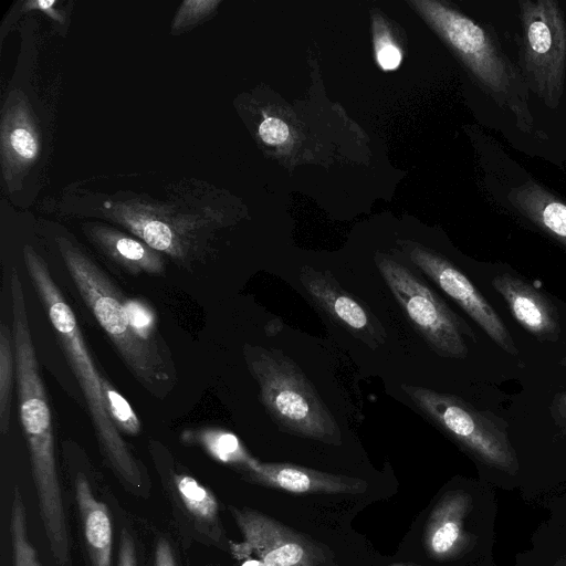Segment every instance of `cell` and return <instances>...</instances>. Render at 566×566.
Segmentation results:
<instances>
[{
	"label": "cell",
	"instance_id": "1",
	"mask_svg": "<svg viewBox=\"0 0 566 566\" xmlns=\"http://www.w3.org/2000/svg\"><path fill=\"white\" fill-rule=\"evenodd\" d=\"M10 295L21 423L28 441L41 520L53 557L63 566L69 559L70 545L55 462L52 416L31 336L23 285L14 269L10 275Z\"/></svg>",
	"mask_w": 566,
	"mask_h": 566
},
{
	"label": "cell",
	"instance_id": "2",
	"mask_svg": "<svg viewBox=\"0 0 566 566\" xmlns=\"http://www.w3.org/2000/svg\"><path fill=\"white\" fill-rule=\"evenodd\" d=\"M57 247L82 300L130 374L149 394L166 397L177 368L164 339L138 325L129 301L88 255L65 238L57 239Z\"/></svg>",
	"mask_w": 566,
	"mask_h": 566
},
{
	"label": "cell",
	"instance_id": "3",
	"mask_svg": "<svg viewBox=\"0 0 566 566\" xmlns=\"http://www.w3.org/2000/svg\"><path fill=\"white\" fill-rule=\"evenodd\" d=\"M23 261L57 342L82 389L102 453L127 485L143 489L142 468L107 411L104 394L107 378L96 367L72 307L55 283L44 259L29 244L23 247Z\"/></svg>",
	"mask_w": 566,
	"mask_h": 566
},
{
	"label": "cell",
	"instance_id": "4",
	"mask_svg": "<svg viewBox=\"0 0 566 566\" xmlns=\"http://www.w3.org/2000/svg\"><path fill=\"white\" fill-rule=\"evenodd\" d=\"M409 4L460 56L493 101L513 114L518 128L526 134L534 133L530 91L517 65L507 57L496 38L442 2L413 0Z\"/></svg>",
	"mask_w": 566,
	"mask_h": 566
},
{
	"label": "cell",
	"instance_id": "5",
	"mask_svg": "<svg viewBox=\"0 0 566 566\" xmlns=\"http://www.w3.org/2000/svg\"><path fill=\"white\" fill-rule=\"evenodd\" d=\"M243 353L259 385L260 400L280 428L328 444H342L335 418L292 359L260 346L245 345Z\"/></svg>",
	"mask_w": 566,
	"mask_h": 566
},
{
	"label": "cell",
	"instance_id": "6",
	"mask_svg": "<svg viewBox=\"0 0 566 566\" xmlns=\"http://www.w3.org/2000/svg\"><path fill=\"white\" fill-rule=\"evenodd\" d=\"M517 67L532 93L548 108L562 99L566 76V20L556 0H521Z\"/></svg>",
	"mask_w": 566,
	"mask_h": 566
},
{
	"label": "cell",
	"instance_id": "7",
	"mask_svg": "<svg viewBox=\"0 0 566 566\" xmlns=\"http://www.w3.org/2000/svg\"><path fill=\"white\" fill-rule=\"evenodd\" d=\"M401 389L428 418L479 461L510 474L518 470L517 457L506 431L485 413L452 395L406 384Z\"/></svg>",
	"mask_w": 566,
	"mask_h": 566
},
{
	"label": "cell",
	"instance_id": "8",
	"mask_svg": "<svg viewBox=\"0 0 566 566\" xmlns=\"http://www.w3.org/2000/svg\"><path fill=\"white\" fill-rule=\"evenodd\" d=\"M378 270L407 317L438 355L462 359L468 355L464 337L471 327L446 302L403 264L378 254Z\"/></svg>",
	"mask_w": 566,
	"mask_h": 566
},
{
	"label": "cell",
	"instance_id": "9",
	"mask_svg": "<svg viewBox=\"0 0 566 566\" xmlns=\"http://www.w3.org/2000/svg\"><path fill=\"white\" fill-rule=\"evenodd\" d=\"M230 513L243 539L230 542L237 559L254 556L265 566H338L328 546L263 512L230 506Z\"/></svg>",
	"mask_w": 566,
	"mask_h": 566
},
{
	"label": "cell",
	"instance_id": "10",
	"mask_svg": "<svg viewBox=\"0 0 566 566\" xmlns=\"http://www.w3.org/2000/svg\"><path fill=\"white\" fill-rule=\"evenodd\" d=\"M411 262L449 295L495 342L511 355L517 348L502 318L472 282L451 262L419 245L409 247Z\"/></svg>",
	"mask_w": 566,
	"mask_h": 566
},
{
	"label": "cell",
	"instance_id": "11",
	"mask_svg": "<svg viewBox=\"0 0 566 566\" xmlns=\"http://www.w3.org/2000/svg\"><path fill=\"white\" fill-rule=\"evenodd\" d=\"M300 281L313 302L370 348L382 345L387 335L367 306L347 293L328 273L303 268Z\"/></svg>",
	"mask_w": 566,
	"mask_h": 566
},
{
	"label": "cell",
	"instance_id": "12",
	"mask_svg": "<svg viewBox=\"0 0 566 566\" xmlns=\"http://www.w3.org/2000/svg\"><path fill=\"white\" fill-rule=\"evenodd\" d=\"M242 474L250 483L295 494H363L368 489L367 482L358 478L290 463L258 461Z\"/></svg>",
	"mask_w": 566,
	"mask_h": 566
},
{
	"label": "cell",
	"instance_id": "13",
	"mask_svg": "<svg viewBox=\"0 0 566 566\" xmlns=\"http://www.w3.org/2000/svg\"><path fill=\"white\" fill-rule=\"evenodd\" d=\"M472 509V496L463 490L447 492L433 506L423 535L427 555L446 562L459 557L469 547L465 517Z\"/></svg>",
	"mask_w": 566,
	"mask_h": 566
},
{
	"label": "cell",
	"instance_id": "14",
	"mask_svg": "<svg viewBox=\"0 0 566 566\" xmlns=\"http://www.w3.org/2000/svg\"><path fill=\"white\" fill-rule=\"evenodd\" d=\"M492 285L503 296L512 315L525 331L541 342L558 339V312L545 294L509 273L496 275Z\"/></svg>",
	"mask_w": 566,
	"mask_h": 566
},
{
	"label": "cell",
	"instance_id": "15",
	"mask_svg": "<svg viewBox=\"0 0 566 566\" xmlns=\"http://www.w3.org/2000/svg\"><path fill=\"white\" fill-rule=\"evenodd\" d=\"M168 491L186 522L212 545L230 548L213 492L187 473L169 470Z\"/></svg>",
	"mask_w": 566,
	"mask_h": 566
},
{
	"label": "cell",
	"instance_id": "16",
	"mask_svg": "<svg viewBox=\"0 0 566 566\" xmlns=\"http://www.w3.org/2000/svg\"><path fill=\"white\" fill-rule=\"evenodd\" d=\"M74 485L91 566H112L113 531L108 510L94 496L82 473H77Z\"/></svg>",
	"mask_w": 566,
	"mask_h": 566
},
{
	"label": "cell",
	"instance_id": "17",
	"mask_svg": "<svg viewBox=\"0 0 566 566\" xmlns=\"http://www.w3.org/2000/svg\"><path fill=\"white\" fill-rule=\"evenodd\" d=\"M511 205L532 223L566 247V203L534 180L513 188Z\"/></svg>",
	"mask_w": 566,
	"mask_h": 566
},
{
	"label": "cell",
	"instance_id": "18",
	"mask_svg": "<svg viewBox=\"0 0 566 566\" xmlns=\"http://www.w3.org/2000/svg\"><path fill=\"white\" fill-rule=\"evenodd\" d=\"M116 217L120 223L154 250L168 254L184 266L191 261L190 240L185 230L175 229L160 218L128 208L116 210Z\"/></svg>",
	"mask_w": 566,
	"mask_h": 566
},
{
	"label": "cell",
	"instance_id": "19",
	"mask_svg": "<svg viewBox=\"0 0 566 566\" xmlns=\"http://www.w3.org/2000/svg\"><path fill=\"white\" fill-rule=\"evenodd\" d=\"M94 243L114 262L130 273L163 274L164 259L158 251L142 240L128 237L108 227L96 226L90 229Z\"/></svg>",
	"mask_w": 566,
	"mask_h": 566
},
{
	"label": "cell",
	"instance_id": "20",
	"mask_svg": "<svg viewBox=\"0 0 566 566\" xmlns=\"http://www.w3.org/2000/svg\"><path fill=\"white\" fill-rule=\"evenodd\" d=\"M1 142L6 167L22 168L38 157L39 138L24 106L18 104L8 109L2 123Z\"/></svg>",
	"mask_w": 566,
	"mask_h": 566
},
{
	"label": "cell",
	"instance_id": "21",
	"mask_svg": "<svg viewBox=\"0 0 566 566\" xmlns=\"http://www.w3.org/2000/svg\"><path fill=\"white\" fill-rule=\"evenodd\" d=\"M15 353L12 328L0 324V432L6 436L10 424Z\"/></svg>",
	"mask_w": 566,
	"mask_h": 566
},
{
	"label": "cell",
	"instance_id": "22",
	"mask_svg": "<svg viewBox=\"0 0 566 566\" xmlns=\"http://www.w3.org/2000/svg\"><path fill=\"white\" fill-rule=\"evenodd\" d=\"M10 536L13 566H40L36 552L29 539L25 506L18 486L12 494Z\"/></svg>",
	"mask_w": 566,
	"mask_h": 566
},
{
	"label": "cell",
	"instance_id": "23",
	"mask_svg": "<svg viewBox=\"0 0 566 566\" xmlns=\"http://www.w3.org/2000/svg\"><path fill=\"white\" fill-rule=\"evenodd\" d=\"M201 444L218 461L235 467L245 472L259 460L243 448L235 436L227 432H206L200 437Z\"/></svg>",
	"mask_w": 566,
	"mask_h": 566
},
{
	"label": "cell",
	"instance_id": "24",
	"mask_svg": "<svg viewBox=\"0 0 566 566\" xmlns=\"http://www.w3.org/2000/svg\"><path fill=\"white\" fill-rule=\"evenodd\" d=\"M108 415L118 430L136 436L142 430V423L128 401L107 380L104 386Z\"/></svg>",
	"mask_w": 566,
	"mask_h": 566
},
{
	"label": "cell",
	"instance_id": "25",
	"mask_svg": "<svg viewBox=\"0 0 566 566\" xmlns=\"http://www.w3.org/2000/svg\"><path fill=\"white\" fill-rule=\"evenodd\" d=\"M373 34L377 63L385 71L396 70L401 63L402 54L392 40L386 21L379 14L373 17Z\"/></svg>",
	"mask_w": 566,
	"mask_h": 566
},
{
	"label": "cell",
	"instance_id": "26",
	"mask_svg": "<svg viewBox=\"0 0 566 566\" xmlns=\"http://www.w3.org/2000/svg\"><path fill=\"white\" fill-rule=\"evenodd\" d=\"M219 1H185L174 21V29L188 25L209 14Z\"/></svg>",
	"mask_w": 566,
	"mask_h": 566
},
{
	"label": "cell",
	"instance_id": "27",
	"mask_svg": "<svg viewBox=\"0 0 566 566\" xmlns=\"http://www.w3.org/2000/svg\"><path fill=\"white\" fill-rule=\"evenodd\" d=\"M261 139L271 146L283 145L290 138L287 124L276 117H265L259 126Z\"/></svg>",
	"mask_w": 566,
	"mask_h": 566
},
{
	"label": "cell",
	"instance_id": "28",
	"mask_svg": "<svg viewBox=\"0 0 566 566\" xmlns=\"http://www.w3.org/2000/svg\"><path fill=\"white\" fill-rule=\"evenodd\" d=\"M118 566H136L135 544L126 528H123L120 533Z\"/></svg>",
	"mask_w": 566,
	"mask_h": 566
},
{
	"label": "cell",
	"instance_id": "29",
	"mask_svg": "<svg viewBox=\"0 0 566 566\" xmlns=\"http://www.w3.org/2000/svg\"><path fill=\"white\" fill-rule=\"evenodd\" d=\"M155 566H176L170 544L164 538H160L156 545Z\"/></svg>",
	"mask_w": 566,
	"mask_h": 566
},
{
	"label": "cell",
	"instance_id": "30",
	"mask_svg": "<svg viewBox=\"0 0 566 566\" xmlns=\"http://www.w3.org/2000/svg\"><path fill=\"white\" fill-rule=\"evenodd\" d=\"M553 408L554 412L557 413V418L566 421V392L555 397Z\"/></svg>",
	"mask_w": 566,
	"mask_h": 566
},
{
	"label": "cell",
	"instance_id": "31",
	"mask_svg": "<svg viewBox=\"0 0 566 566\" xmlns=\"http://www.w3.org/2000/svg\"><path fill=\"white\" fill-rule=\"evenodd\" d=\"M388 566H416V565L403 564V563H395V564H390Z\"/></svg>",
	"mask_w": 566,
	"mask_h": 566
},
{
	"label": "cell",
	"instance_id": "32",
	"mask_svg": "<svg viewBox=\"0 0 566 566\" xmlns=\"http://www.w3.org/2000/svg\"><path fill=\"white\" fill-rule=\"evenodd\" d=\"M559 364H560L562 366H565V367H566V353H565L564 357L562 358V360L559 361Z\"/></svg>",
	"mask_w": 566,
	"mask_h": 566
},
{
	"label": "cell",
	"instance_id": "33",
	"mask_svg": "<svg viewBox=\"0 0 566 566\" xmlns=\"http://www.w3.org/2000/svg\"><path fill=\"white\" fill-rule=\"evenodd\" d=\"M558 566H566V564H564V565H558Z\"/></svg>",
	"mask_w": 566,
	"mask_h": 566
}]
</instances>
